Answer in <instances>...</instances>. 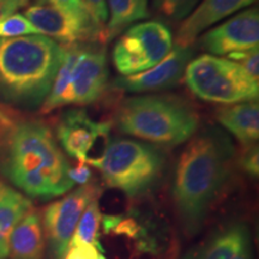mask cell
<instances>
[{"label":"cell","instance_id":"277c9868","mask_svg":"<svg viewBox=\"0 0 259 259\" xmlns=\"http://www.w3.org/2000/svg\"><path fill=\"white\" fill-rule=\"evenodd\" d=\"M115 124L122 134L154 144L174 147L196 135L199 116L180 97L144 95L126 99L116 112Z\"/></svg>","mask_w":259,"mask_h":259},{"label":"cell","instance_id":"30bf717a","mask_svg":"<svg viewBox=\"0 0 259 259\" xmlns=\"http://www.w3.org/2000/svg\"><path fill=\"white\" fill-rule=\"evenodd\" d=\"M97 197H100V189L89 183L70 191L45 209L42 226L52 259L64 257L80 216Z\"/></svg>","mask_w":259,"mask_h":259},{"label":"cell","instance_id":"7c38bea8","mask_svg":"<svg viewBox=\"0 0 259 259\" xmlns=\"http://www.w3.org/2000/svg\"><path fill=\"white\" fill-rule=\"evenodd\" d=\"M259 10H242L225 23L211 29L200 40V46L209 53L218 56L258 48Z\"/></svg>","mask_w":259,"mask_h":259},{"label":"cell","instance_id":"e0dca14e","mask_svg":"<svg viewBox=\"0 0 259 259\" xmlns=\"http://www.w3.org/2000/svg\"><path fill=\"white\" fill-rule=\"evenodd\" d=\"M220 124L239 142L253 145L259 138V105L257 100L227 105L216 113Z\"/></svg>","mask_w":259,"mask_h":259},{"label":"cell","instance_id":"f1b7e54d","mask_svg":"<svg viewBox=\"0 0 259 259\" xmlns=\"http://www.w3.org/2000/svg\"><path fill=\"white\" fill-rule=\"evenodd\" d=\"M30 4V0H0V21L17 14L18 10Z\"/></svg>","mask_w":259,"mask_h":259},{"label":"cell","instance_id":"d6986e66","mask_svg":"<svg viewBox=\"0 0 259 259\" xmlns=\"http://www.w3.org/2000/svg\"><path fill=\"white\" fill-rule=\"evenodd\" d=\"M108 23L105 29V41L114 38L128 25L149 17L148 0H106Z\"/></svg>","mask_w":259,"mask_h":259},{"label":"cell","instance_id":"6da1fadb","mask_svg":"<svg viewBox=\"0 0 259 259\" xmlns=\"http://www.w3.org/2000/svg\"><path fill=\"white\" fill-rule=\"evenodd\" d=\"M234 148L218 130L193 136L174 171L171 196L187 234L200 232L232 176Z\"/></svg>","mask_w":259,"mask_h":259},{"label":"cell","instance_id":"f546056e","mask_svg":"<svg viewBox=\"0 0 259 259\" xmlns=\"http://www.w3.org/2000/svg\"><path fill=\"white\" fill-rule=\"evenodd\" d=\"M0 125L3 126H8L10 125V119L9 116L6 115V113L3 111L2 107H0Z\"/></svg>","mask_w":259,"mask_h":259},{"label":"cell","instance_id":"4fadbf2b","mask_svg":"<svg viewBox=\"0 0 259 259\" xmlns=\"http://www.w3.org/2000/svg\"><path fill=\"white\" fill-rule=\"evenodd\" d=\"M191 59V47L185 48L174 45L169 53L154 67L141 73L116 78L114 85L128 93H151L170 88L184 76Z\"/></svg>","mask_w":259,"mask_h":259},{"label":"cell","instance_id":"83f0119b","mask_svg":"<svg viewBox=\"0 0 259 259\" xmlns=\"http://www.w3.org/2000/svg\"><path fill=\"white\" fill-rule=\"evenodd\" d=\"M88 9L92 11L94 18L100 25L106 23L108 19V10H107V3L106 0H83Z\"/></svg>","mask_w":259,"mask_h":259},{"label":"cell","instance_id":"484cf974","mask_svg":"<svg viewBox=\"0 0 259 259\" xmlns=\"http://www.w3.org/2000/svg\"><path fill=\"white\" fill-rule=\"evenodd\" d=\"M241 167L246 173L251 177L257 178L259 174V157H258V147L251 145V148L244 154L240 160Z\"/></svg>","mask_w":259,"mask_h":259},{"label":"cell","instance_id":"d4e9b609","mask_svg":"<svg viewBox=\"0 0 259 259\" xmlns=\"http://www.w3.org/2000/svg\"><path fill=\"white\" fill-rule=\"evenodd\" d=\"M102 254L101 244L70 245L61 259H99Z\"/></svg>","mask_w":259,"mask_h":259},{"label":"cell","instance_id":"9c48e42d","mask_svg":"<svg viewBox=\"0 0 259 259\" xmlns=\"http://www.w3.org/2000/svg\"><path fill=\"white\" fill-rule=\"evenodd\" d=\"M111 124L94 121L83 109H71L60 118L57 138L70 157L100 167L109 144Z\"/></svg>","mask_w":259,"mask_h":259},{"label":"cell","instance_id":"603a6c76","mask_svg":"<svg viewBox=\"0 0 259 259\" xmlns=\"http://www.w3.org/2000/svg\"><path fill=\"white\" fill-rule=\"evenodd\" d=\"M199 0H154V5L162 16L171 21L185 19Z\"/></svg>","mask_w":259,"mask_h":259},{"label":"cell","instance_id":"52a82bcc","mask_svg":"<svg viewBox=\"0 0 259 259\" xmlns=\"http://www.w3.org/2000/svg\"><path fill=\"white\" fill-rule=\"evenodd\" d=\"M184 74L189 89L204 101L227 106L258 99V80L225 58L204 54L191 60Z\"/></svg>","mask_w":259,"mask_h":259},{"label":"cell","instance_id":"9a60e30c","mask_svg":"<svg viewBox=\"0 0 259 259\" xmlns=\"http://www.w3.org/2000/svg\"><path fill=\"white\" fill-rule=\"evenodd\" d=\"M192 259H253L247 226L236 222L213 234Z\"/></svg>","mask_w":259,"mask_h":259},{"label":"cell","instance_id":"7402d4cb","mask_svg":"<svg viewBox=\"0 0 259 259\" xmlns=\"http://www.w3.org/2000/svg\"><path fill=\"white\" fill-rule=\"evenodd\" d=\"M40 2L44 3V4L53 6L59 11L64 12V14L69 15L70 17L78 19V21L84 22V23L99 24L83 0H40Z\"/></svg>","mask_w":259,"mask_h":259},{"label":"cell","instance_id":"ac0fdd59","mask_svg":"<svg viewBox=\"0 0 259 259\" xmlns=\"http://www.w3.org/2000/svg\"><path fill=\"white\" fill-rule=\"evenodd\" d=\"M32 204L24 194L0 180V259L9 254V242L12 232Z\"/></svg>","mask_w":259,"mask_h":259},{"label":"cell","instance_id":"3957f363","mask_svg":"<svg viewBox=\"0 0 259 259\" xmlns=\"http://www.w3.org/2000/svg\"><path fill=\"white\" fill-rule=\"evenodd\" d=\"M64 56L65 47L45 35L0 38V96L16 106L41 105Z\"/></svg>","mask_w":259,"mask_h":259},{"label":"cell","instance_id":"ffe728a7","mask_svg":"<svg viewBox=\"0 0 259 259\" xmlns=\"http://www.w3.org/2000/svg\"><path fill=\"white\" fill-rule=\"evenodd\" d=\"M101 218L99 197H97L88 204V206L83 211L70 240V245L100 244L97 236H99L100 227H101Z\"/></svg>","mask_w":259,"mask_h":259},{"label":"cell","instance_id":"4316f807","mask_svg":"<svg viewBox=\"0 0 259 259\" xmlns=\"http://www.w3.org/2000/svg\"><path fill=\"white\" fill-rule=\"evenodd\" d=\"M93 173L90 169L89 164L83 163V162H78V164L74 167H70L69 170V178L74 185H87L89 184L90 178H92Z\"/></svg>","mask_w":259,"mask_h":259},{"label":"cell","instance_id":"44dd1931","mask_svg":"<svg viewBox=\"0 0 259 259\" xmlns=\"http://www.w3.org/2000/svg\"><path fill=\"white\" fill-rule=\"evenodd\" d=\"M27 35H41L24 15L15 14L0 21V38H11Z\"/></svg>","mask_w":259,"mask_h":259},{"label":"cell","instance_id":"8fae6325","mask_svg":"<svg viewBox=\"0 0 259 259\" xmlns=\"http://www.w3.org/2000/svg\"><path fill=\"white\" fill-rule=\"evenodd\" d=\"M24 17L41 35L67 47L105 40V29L101 25L84 23L44 3L29 6L25 10Z\"/></svg>","mask_w":259,"mask_h":259},{"label":"cell","instance_id":"4dcf8cb0","mask_svg":"<svg viewBox=\"0 0 259 259\" xmlns=\"http://www.w3.org/2000/svg\"><path fill=\"white\" fill-rule=\"evenodd\" d=\"M99 259H106V258H105V255L101 254V255H100V258H99Z\"/></svg>","mask_w":259,"mask_h":259},{"label":"cell","instance_id":"cb8c5ba5","mask_svg":"<svg viewBox=\"0 0 259 259\" xmlns=\"http://www.w3.org/2000/svg\"><path fill=\"white\" fill-rule=\"evenodd\" d=\"M228 59L234 61L242 67L252 78L258 80L259 78V51L258 48L248 50L244 52H236V53L228 54Z\"/></svg>","mask_w":259,"mask_h":259},{"label":"cell","instance_id":"8992f818","mask_svg":"<svg viewBox=\"0 0 259 259\" xmlns=\"http://www.w3.org/2000/svg\"><path fill=\"white\" fill-rule=\"evenodd\" d=\"M163 168V154L154 145L116 138L109 142L99 169L109 187L138 197L156 185Z\"/></svg>","mask_w":259,"mask_h":259},{"label":"cell","instance_id":"7a4b0ae2","mask_svg":"<svg viewBox=\"0 0 259 259\" xmlns=\"http://www.w3.org/2000/svg\"><path fill=\"white\" fill-rule=\"evenodd\" d=\"M70 163L51 128L37 120L12 126L6 135L2 170L29 197L52 199L70 192Z\"/></svg>","mask_w":259,"mask_h":259},{"label":"cell","instance_id":"5bb4252c","mask_svg":"<svg viewBox=\"0 0 259 259\" xmlns=\"http://www.w3.org/2000/svg\"><path fill=\"white\" fill-rule=\"evenodd\" d=\"M255 2L257 0H203L180 24L176 35V45L191 47L204 30Z\"/></svg>","mask_w":259,"mask_h":259},{"label":"cell","instance_id":"ba28073f","mask_svg":"<svg viewBox=\"0 0 259 259\" xmlns=\"http://www.w3.org/2000/svg\"><path fill=\"white\" fill-rule=\"evenodd\" d=\"M173 48V37L161 22L149 21L130 27L115 44L113 63L122 76L141 73L157 65Z\"/></svg>","mask_w":259,"mask_h":259},{"label":"cell","instance_id":"5b68a950","mask_svg":"<svg viewBox=\"0 0 259 259\" xmlns=\"http://www.w3.org/2000/svg\"><path fill=\"white\" fill-rule=\"evenodd\" d=\"M108 76V60L103 48L89 44L65 48L64 60L41 112L50 113L70 105H92L105 93Z\"/></svg>","mask_w":259,"mask_h":259},{"label":"cell","instance_id":"2e32d148","mask_svg":"<svg viewBox=\"0 0 259 259\" xmlns=\"http://www.w3.org/2000/svg\"><path fill=\"white\" fill-rule=\"evenodd\" d=\"M46 250L40 213L31 209L15 227L9 242V259H44Z\"/></svg>","mask_w":259,"mask_h":259}]
</instances>
